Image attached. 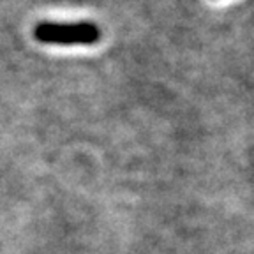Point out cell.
Returning <instances> with one entry per match:
<instances>
[{"label": "cell", "instance_id": "cell-1", "mask_svg": "<svg viewBox=\"0 0 254 254\" xmlns=\"http://www.w3.org/2000/svg\"><path fill=\"white\" fill-rule=\"evenodd\" d=\"M34 36L41 43L71 46V44H94L101 37V32L94 23H87V21H81V23L44 21L36 27Z\"/></svg>", "mask_w": 254, "mask_h": 254}]
</instances>
